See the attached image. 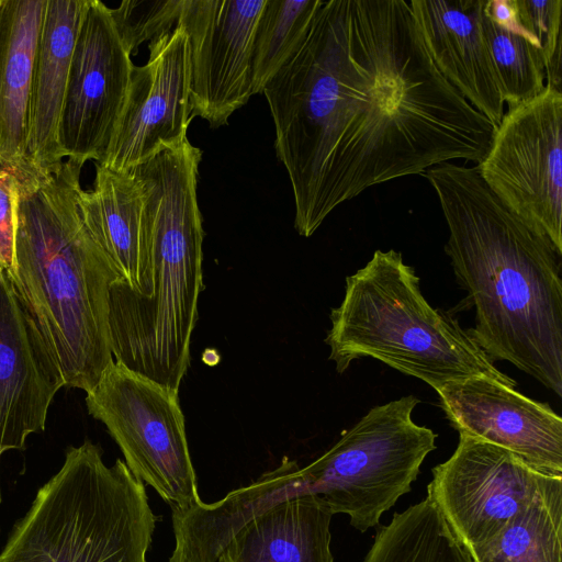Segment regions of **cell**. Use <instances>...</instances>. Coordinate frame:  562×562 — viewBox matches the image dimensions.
Returning <instances> with one entry per match:
<instances>
[{
	"instance_id": "cell-1",
	"label": "cell",
	"mask_w": 562,
	"mask_h": 562,
	"mask_svg": "<svg viewBox=\"0 0 562 562\" xmlns=\"http://www.w3.org/2000/svg\"><path fill=\"white\" fill-rule=\"evenodd\" d=\"M262 93L303 237L374 184L479 164L497 130L440 74L404 0H321Z\"/></svg>"
},
{
	"instance_id": "cell-2",
	"label": "cell",
	"mask_w": 562,
	"mask_h": 562,
	"mask_svg": "<svg viewBox=\"0 0 562 562\" xmlns=\"http://www.w3.org/2000/svg\"><path fill=\"white\" fill-rule=\"evenodd\" d=\"M423 176L448 226L445 251L475 312L467 333L491 361H508L561 397L562 251L509 211L475 167L445 162Z\"/></svg>"
},
{
	"instance_id": "cell-3",
	"label": "cell",
	"mask_w": 562,
	"mask_h": 562,
	"mask_svg": "<svg viewBox=\"0 0 562 562\" xmlns=\"http://www.w3.org/2000/svg\"><path fill=\"white\" fill-rule=\"evenodd\" d=\"M81 169L68 159L46 167L25 160L12 171L14 248L5 273L64 386L87 393L114 360L109 296L122 278L82 221Z\"/></svg>"
},
{
	"instance_id": "cell-4",
	"label": "cell",
	"mask_w": 562,
	"mask_h": 562,
	"mask_svg": "<svg viewBox=\"0 0 562 562\" xmlns=\"http://www.w3.org/2000/svg\"><path fill=\"white\" fill-rule=\"evenodd\" d=\"M201 157L186 138L131 171L144 193L151 293L140 297L120 280L109 296L113 359L177 391L190 364L204 289L196 195Z\"/></svg>"
},
{
	"instance_id": "cell-5",
	"label": "cell",
	"mask_w": 562,
	"mask_h": 562,
	"mask_svg": "<svg viewBox=\"0 0 562 562\" xmlns=\"http://www.w3.org/2000/svg\"><path fill=\"white\" fill-rule=\"evenodd\" d=\"M415 269L402 254L375 250L346 278L345 295L330 312L325 342L338 373L361 358H373L430 385L485 375L515 387L459 322L424 297Z\"/></svg>"
},
{
	"instance_id": "cell-6",
	"label": "cell",
	"mask_w": 562,
	"mask_h": 562,
	"mask_svg": "<svg viewBox=\"0 0 562 562\" xmlns=\"http://www.w3.org/2000/svg\"><path fill=\"white\" fill-rule=\"evenodd\" d=\"M157 517L145 484L101 448L70 446L0 550V562H147Z\"/></svg>"
},
{
	"instance_id": "cell-7",
	"label": "cell",
	"mask_w": 562,
	"mask_h": 562,
	"mask_svg": "<svg viewBox=\"0 0 562 562\" xmlns=\"http://www.w3.org/2000/svg\"><path fill=\"white\" fill-rule=\"evenodd\" d=\"M414 395L372 407L310 464L283 457L262 484L267 503L319 496L330 512L346 514L360 532L376 527L398 498L411 492L437 435L413 420Z\"/></svg>"
},
{
	"instance_id": "cell-8",
	"label": "cell",
	"mask_w": 562,
	"mask_h": 562,
	"mask_svg": "<svg viewBox=\"0 0 562 562\" xmlns=\"http://www.w3.org/2000/svg\"><path fill=\"white\" fill-rule=\"evenodd\" d=\"M85 400L88 413L104 424L135 477L171 508L202 502L179 391L113 360Z\"/></svg>"
},
{
	"instance_id": "cell-9",
	"label": "cell",
	"mask_w": 562,
	"mask_h": 562,
	"mask_svg": "<svg viewBox=\"0 0 562 562\" xmlns=\"http://www.w3.org/2000/svg\"><path fill=\"white\" fill-rule=\"evenodd\" d=\"M515 215L562 251V92L546 85L503 115L475 167Z\"/></svg>"
},
{
	"instance_id": "cell-10",
	"label": "cell",
	"mask_w": 562,
	"mask_h": 562,
	"mask_svg": "<svg viewBox=\"0 0 562 562\" xmlns=\"http://www.w3.org/2000/svg\"><path fill=\"white\" fill-rule=\"evenodd\" d=\"M431 472L427 497L467 550L490 542L536 496L562 481L561 474L463 435L452 456Z\"/></svg>"
},
{
	"instance_id": "cell-11",
	"label": "cell",
	"mask_w": 562,
	"mask_h": 562,
	"mask_svg": "<svg viewBox=\"0 0 562 562\" xmlns=\"http://www.w3.org/2000/svg\"><path fill=\"white\" fill-rule=\"evenodd\" d=\"M134 65L110 8L90 0L76 38L58 125L63 158L80 167L103 159L127 94Z\"/></svg>"
},
{
	"instance_id": "cell-12",
	"label": "cell",
	"mask_w": 562,
	"mask_h": 562,
	"mask_svg": "<svg viewBox=\"0 0 562 562\" xmlns=\"http://www.w3.org/2000/svg\"><path fill=\"white\" fill-rule=\"evenodd\" d=\"M149 58L134 66L125 102L103 159L98 164L131 172L187 137L193 117L191 63L180 24L148 44Z\"/></svg>"
},
{
	"instance_id": "cell-13",
	"label": "cell",
	"mask_w": 562,
	"mask_h": 562,
	"mask_svg": "<svg viewBox=\"0 0 562 562\" xmlns=\"http://www.w3.org/2000/svg\"><path fill=\"white\" fill-rule=\"evenodd\" d=\"M266 0H184L178 24L187 32L192 115L211 127L252 97L251 56Z\"/></svg>"
},
{
	"instance_id": "cell-14",
	"label": "cell",
	"mask_w": 562,
	"mask_h": 562,
	"mask_svg": "<svg viewBox=\"0 0 562 562\" xmlns=\"http://www.w3.org/2000/svg\"><path fill=\"white\" fill-rule=\"evenodd\" d=\"M437 394L459 435L498 446L538 470L562 475V418L549 404L485 375L449 382Z\"/></svg>"
},
{
	"instance_id": "cell-15",
	"label": "cell",
	"mask_w": 562,
	"mask_h": 562,
	"mask_svg": "<svg viewBox=\"0 0 562 562\" xmlns=\"http://www.w3.org/2000/svg\"><path fill=\"white\" fill-rule=\"evenodd\" d=\"M61 387L56 362L5 271L0 272V471L4 453L23 450L32 434L45 429Z\"/></svg>"
},
{
	"instance_id": "cell-16",
	"label": "cell",
	"mask_w": 562,
	"mask_h": 562,
	"mask_svg": "<svg viewBox=\"0 0 562 562\" xmlns=\"http://www.w3.org/2000/svg\"><path fill=\"white\" fill-rule=\"evenodd\" d=\"M427 50L443 78L498 125L505 114L482 27L483 0L409 1Z\"/></svg>"
},
{
	"instance_id": "cell-17",
	"label": "cell",
	"mask_w": 562,
	"mask_h": 562,
	"mask_svg": "<svg viewBox=\"0 0 562 562\" xmlns=\"http://www.w3.org/2000/svg\"><path fill=\"white\" fill-rule=\"evenodd\" d=\"M90 0H45L29 102L26 160H64L58 125L76 38Z\"/></svg>"
},
{
	"instance_id": "cell-18",
	"label": "cell",
	"mask_w": 562,
	"mask_h": 562,
	"mask_svg": "<svg viewBox=\"0 0 562 562\" xmlns=\"http://www.w3.org/2000/svg\"><path fill=\"white\" fill-rule=\"evenodd\" d=\"M79 209L91 237L123 282L138 296L149 297L144 193L135 176L97 165L92 189L79 193Z\"/></svg>"
},
{
	"instance_id": "cell-19",
	"label": "cell",
	"mask_w": 562,
	"mask_h": 562,
	"mask_svg": "<svg viewBox=\"0 0 562 562\" xmlns=\"http://www.w3.org/2000/svg\"><path fill=\"white\" fill-rule=\"evenodd\" d=\"M333 516L319 496L290 498L244 524L216 562H334Z\"/></svg>"
},
{
	"instance_id": "cell-20",
	"label": "cell",
	"mask_w": 562,
	"mask_h": 562,
	"mask_svg": "<svg viewBox=\"0 0 562 562\" xmlns=\"http://www.w3.org/2000/svg\"><path fill=\"white\" fill-rule=\"evenodd\" d=\"M45 0H0V168L26 160L34 58Z\"/></svg>"
},
{
	"instance_id": "cell-21",
	"label": "cell",
	"mask_w": 562,
	"mask_h": 562,
	"mask_svg": "<svg viewBox=\"0 0 562 562\" xmlns=\"http://www.w3.org/2000/svg\"><path fill=\"white\" fill-rule=\"evenodd\" d=\"M363 562H473L426 496L381 526Z\"/></svg>"
},
{
	"instance_id": "cell-22",
	"label": "cell",
	"mask_w": 562,
	"mask_h": 562,
	"mask_svg": "<svg viewBox=\"0 0 562 562\" xmlns=\"http://www.w3.org/2000/svg\"><path fill=\"white\" fill-rule=\"evenodd\" d=\"M468 552L473 562H562V481L536 496L494 539Z\"/></svg>"
},
{
	"instance_id": "cell-23",
	"label": "cell",
	"mask_w": 562,
	"mask_h": 562,
	"mask_svg": "<svg viewBox=\"0 0 562 562\" xmlns=\"http://www.w3.org/2000/svg\"><path fill=\"white\" fill-rule=\"evenodd\" d=\"M321 0H266L252 44V94L290 59L303 41Z\"/></svg>"
},
{
	"instance_id": "cell-24",
	"label": "cell",
	"mask_w": 562,
	"mask_h": 562,
	"mask_svg": "<svg viewBox=\"0 0 562 562\" xmlns=\"http://www.w3.org/2000/svg\"><path fill=\"white\" fill-rule=\"evenodd\" d=\"M484 2V0H483ZM482 33L509 109L538 97L546 88L542 50L525 35L492 22L481 10Z\"/></svg>"
},
{
	"instance_id": "cell-25",
	"label": "cell",
	"mask_w": 562,
	"mask_h": 562,
	"mask_svg": "<svg viewBox=\"0 0 562 562\" xmlns=\"http://www.w3.org/2000/svg\"><path fill=\"white\" fill-rule=\"evenodd\" d=\"M184 0H124L110 9L122 45L132 55L145 41L172 31L180 19Z\"/></svg>"
},
{
	"instance_id": "cell-26",
	"label": "cell",
	"mask_w": 562,
	"mask_h": 562,
	"mask_svg": "<svg viewBox=\"0 0 562 562\" xmlns=\"http://www.w3.org/2000/svg\"><path fill=\"white\" fill-rule=\"evenodd\" d=\"M524 30L540 45L546 63V85L561 91V0H514Z\"/></svg>"
},
{
	"instance_id": "cell-27",
	"label": "cell",
	"mask_w": 562,
	"mask_h": 562,
	"mask_svg": "<svg viewBox=\"0 0 562 562\" xmlns=\"http://www.w3.org/2000/svg\"><path fill=\"white\" fill-rule=\"evenodd\" d=\"M15 226V177L0 168V269L8 271L13 261Z\"/></svg>"
}]
</instances>
